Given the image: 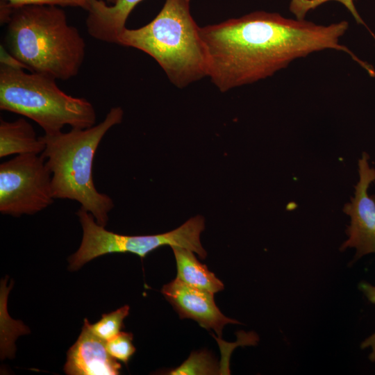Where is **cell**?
<instances>
[{
    "mask_svg": "<svg viewBox=\"0 0 375 375\" xmlns=\"http://www.w3.org/2000/svg\"><path fill=\"white\" fill-rule=\"evenodd\" d=\"M348 28L346 21L323 25L265 11L200 27L208 76L221 92H226L272 76L297 59L326 49L347 53L369 72L372 66L340 43Z\"/></svg>",
    "mask_w": 375,
    "mask_h": 375,
    "instance_id": "1",
    "label": "cell"
},
{
    "mask_svg": "<svg viewBox=\"0 0 375 375\" xmlns=\"http://www.w3.org/2000/svg\"><path fill=\"white\" fill-rule=\"evenodd\" d=\"M56 6L12 8L7 22L9 53L34 73L62 81L76 76L85 57V43Z\"/></svg>",
    "mask_w": 375,
    "mask_h": 375,
    "instance_id": "2",
    "label": "cell"
},
{
    "mask_svg": "<svg viewBox=\"0 0 375 375\" xmlns=\"http://www.w3.org/2000/svg\"><path fill=\"white\" fill-rule=\"evenodd\" d=\"M123 115L120 107H114L93 126L42 136L45 149L41 155L51 173L53 198L78 202L103 226L107 224L114 203L94 186L93 160L101 140L112 127L122 122Z\"/></svg>",
    "mask_w": 375,
    "mask_h": 375,
    "instance_id": "3",
    "label": "cell"
},
{
    "mask_svg": "<svg viewBox=\"0 0 375 375\" xmlns=\"http://www.w3.org/2000/svg\"><path fill=\"white\" fill-rule=\"evenodd\" d=\"M190 0H165L156 17L135 29L124 28L118 44L152 57L178 88L208 76V57L190 11Z\"/></svg>",
    "mask_w": 375,
    "mask_h": 375,
    "instance_id": "4",
    "label": "cell"
},
{
    "mask_svg": "<svg viewBox=\"0 0 375 375\" xmlns=\"http://www.w3.org/2000/svg\"><path fill=\"white\" fill-rule=\"evenodd\" d=\"M24 69L1 64V110L34 121L45 134L62 131L66 125L87 128L96 124V111L88 100L66 94L51 76Z\"/></svg>",
    "mask_w": 375,
    "mask_h": 375,
    "instance_id": "5",
    "label": "cell"
},
{
    "mask_svg": "<svg viewBox=\"0 0 375 375\" xmlns=\"http://www.w3.org/2000/svg\"><path fill=\"white\" fill-rule=\"evenodd\" d=\"M76 215L83 228V238L78 249L68 259L71 270H76L97 257L112 253H132L143 258L165 245L190 249L201 259L206 257L200 242V235L205 226L204 218L201 215L192 217L178 228L165 233L124 235L107 231L82 207Z\"/></svg>",
    "mask_w": 375,
    "mask_h": 375,
    "instance_id": "6",
    "label": "cell"
},
{
    "mask_svg": "<svg viewBox=\"0 0 375 375\" xmlns=\"http://www.w3.org/2000/svg\"><path fill=\"white\" fill-rule=\"evenodd\" d=\"M51 173L41 154L24 153L0 165V212L33 215L54 202Z\"/></svg>",
    "mask_w": 375,
    "mask_h": 375,
    "instance_id": "7",
    "label": "cell"
},
{
    "mask_svg": "<svg viewBox=\"0 0 375 375\" xmlns=\"http://www.w3.org/2000/svg\"><path fill=\"white\" fill-rule=\"evenodd\" d=\"M369 160V154L363 152L358 162L359 178L353 196L342 208L350 217V223L346 229L347 239L340 250L355 248L353 262L363 256L375 253V195L368 193L370 184L375 181V168L370 167Z\"/></svg>",
    "mask_w": 375,
    "mask_h": 375,
    "instance_id": "8",
    "label": "cell"
},
{
    "mask_svg": "<svg viewBox=\"0 0 375 375\" xmlns=\"http://www.w3.org/2000/svg\"><path fill=\"white\" fill-rule=\"evenodd\" d=\"M161 292L181 319H194L202 327L214 330L219 337L226 324H239L221 312L214 293L190 286L176 278L165 285Z\"/></svg>",
    "mask_w": 375,
    "mask_h": 375,
    "instance_id": "9",
    "label": "cell"
},
{
    "mask_svg": "<svg viewBox=\"0 0 375 375\" xmlns=\"http://www.w3.org/2000/svg\"><path fill=\"white\" fill-rule=\"evenodd\" d=\"M106 341L93 333L87 323L67 352L64 370L69 375H117L121 364L106 349Z\"/></svg>",
    "mask_w": 375,
    "mask_h": 375,
    "instance_id": "10",
    "label": "cell"
},
{
    "mask_svg": "<svg viewBox=\"0 0 375 375\" xmlns=\"http://www.w3.org/2000/svg\"><path fill=\"white\" fill-rule=\"evenodd\" d=\"M142 1L116 0L108 5L103 0H88L85 26L89 35L101 42L117 44L128 17Z\"/></svg>",
    "mask_w": 375,
    "mask_h": 375,
    "instance_id": "11",
    "label": "cell"
},
{
    "mask_svg": "<svg viewBox=\"0 0 375 375\" xmlns=\"http://www.w3.org/2000/svg\"><path fill=\"white\" fill-rule=\"evenodd\" d=\"M45 149L32 125L24 118L13 122L0 120V158L24 153L41 154Z\"/></svg>",
    "mask_w": 375,
    "mask_h": 375,
    "instance_id": "12",
    "label": "cell"
},
{
    "mask_svg": "<svg viewBox=\"0 0 375 375\" xmlns=\"http://www.w3.org/2000/svg\"><path fill=\"white\" fill-rule=\"evenodd\" d=\"M172 249L176 264V278L190 286L214 294L224 289L223 283L197 259L192 251L178 247Z\"/></svg>",
    "mask_w": 375,
    "mask_h": 375,
    "instance_id": "13",
    "label": "cell"
},
{
    "mask_svg": "<svg viewBox=\"0 0 375 375\" xmlns=\"http://www.w3.org/2000/svg\"><path fill=\"white\" fill-rule=\"evenodd\" d=\"M129 313V306L126 305L108 314H104L100 320L91 324L87 319V323L91 331L101 339L108 341L115 337L124 327V319Z\"/></svg>",
    "mask_w": 375,
    "mask_h": 375,
    "instance_id": "14",
    "label": "cell"
},
{
    "mask_svg": "<svg viewBox=\"0 0 375 375\" xmlns=\"http://www.w3.org/2000/svg\"><path fill=\"white\" fill-rule=\"evenodd\" d=\"M218 367L207 351H194L179 367L173 369L167 373L171 375H188V374H216Z\"/></svg>",
    "mask_w": 375,
    "mask_h": 375,
    "instance_id": "15",
    "label": "cell"
},
{
    "mask_svg": "<svg viewBox=\"0 0 375 375\" xmlns=\"http://www.w3.org/2000/svg\"><path fill=\"white\" fill-rule=\"evenodd\" d=\"M335 1L344 5L351 12L356 22L365 26L375 40V35L367 27L362 17L359 15L354 5L353 0H291L289 6L290 10L294 15L297 19H305L306 14L320 5L330 1Z\"/></svg>",
    "mask_w": 375,
    "mask_h": 375,
    "instance_id": "16",
    "label": "cell"
},
{
    "mask_svg": "<svg viewBox=\"0 0 375 375\" xmlns=\"http://www.w3.org/2000/svg\"><path fill=\"white\" fill-rule=\"evenodd\" d=\"M132 340L131 333L120 332L106 341L107 351L114 358L126 364L135 351Z\"/></svg>",
    "mask_w": 375,
    "mask_h": 375,
    "instance_id": "17",
    "label": "cell"
},
{
    "mask_svg": "<svg viewBox=\"0 0 375 375\" xmlns=\"http://www.w3.org/2000/svg\"><path fill=\"white\" fill-rule=\"evenodd\" d=\"M6 1L10 7L17 8L24 6H56L60 7H77L87 10L88 0H1Z\"/></svg>",
    "mask_w": 375,
    "mask_h": 375,
    "instance_id": "18",
    "label": "cell"
},
{
    "mask_svg": "<svg viewBox=\"0 0 375 375\" xmlns=\"http://www.w3.org/2000/svg\"><path fill=\"white\" fill-rule=\"evenodd\" d=\"M358 288L362 292L366 298L372 303H375V286L369 283L362 281L359 283ZM370 347L371 353L369 358L372 362H375V332L367 338L360 344V348L364 349Z\"/></svg>",
    "mask_w": 375,
    "mask_h": 375,
    "instance_id": "19",
    "label": "cell"
},
{
    "mask_svg": "<svg viewBox=\"0 0 375 375\" xmlns=\"http://www.w3.org/2000/svg\"><path fill=\"white\" fill-rule=\"evenodd\" d=\"M107 3H109L110 5L113 4L116 0H105Z\"/></svg>",
    "mask_w": 375,
    "mask_h": 375,
    "instance_id": "20",
    "label": "cell"
}]
</instances>
